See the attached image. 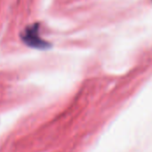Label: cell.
<instances>
[{"label":"cell","mask_w":152,"mask_h":152,"mask_svg":"<svg viewBox=\"0 0 152 152\" xmlns=\"http://www.w3.org/2000/svg\"><path fill=\"white\" fill-rule=\"evenodd\" d=\"M39 24L34 23L30 26H28L24 31L21 33V39L28 46L36 48V49H48L50 44L39 37Z\"/></svg>","instance_id":"6da1fadb"},{"label":"cell","mask_w":152,"mask_h":152,"mask_svg":"<svg viewBox=\"0 0 152 152\" xmlns=\"http://www.w3.org/2000/svg\"><path fill=\"white\" fill-rule=\"evenodd\" d=\"M21 116L19 111H12L0 115V135L8 131Z\"/></svg>","instance_id":"7a4b0ae2"}]
</instances>
